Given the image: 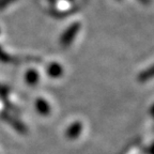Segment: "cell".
Instances as JSON below:
<instances>
[{
  "instance_id": "1",
  "label": "cell",
  "mask_w": 154,
  "mask_h": 154,
  "mask_svg": "<svg viewBox=\"0 0 154 154\" xmlns=\"http://www.w3.org/2000/svg\"><path fill=\"white\" fill-rule=\"evenodd\" d=\"M78 29H79V25H73L70 29H67L66 31L64 32V34H63L60 40V44L62 47H67V46L71 45L72 41L76 36V33L78 32Z\"/></svg>"
},
{
  "instance_id": "2",
  "label": "cell",
  "mask_w": 154,
  "mask_h": 154,
  "mask_svg": "<svg viewBox=\"0 0 154 154\" xmlns=\"http://www.w3.org/2000/svg\"><path fill=\"white\" fill-rule=\"evenodd\" d=\"M82 125L80 122H75L73 123L72 125H71L70 128H67L66 131V137L70 138V139H75V138H77L78 136L80 135V133H82Z\"/></svg>"
},
{
  "instance_id": "3",
  "label": "cell",
  "mask_w": 154,
  "mask_h": 154,
  "mask_svg": "<svg viewBox=\"0 0 154 154\" xmlns=\"http://www.w3.org/2000/svg\"><path fill=\"white\" fill-rule=\"evenodd\" d=\"M152 78H154V65H152V66H150L149 69H147L146 71H143V72H141L139 74V77H138V79H139V82H148V80L152 79Z\"/></svg>"
},
{
  "instance_id": "4",
  "label": "cell",
  "mask_w": 154,
  "mask_h": 154,
  "mask_svg": "<svg viewBox=\"0 0 154 154\" xmlns=\"http://www.w3.org/2000/svg\"><path fill=\"white\" fill-rule=\"evenodd\" d=\"M63 73V69L61 65L57 64V63H53L48 67V74L53 77H59L61 76Z\"/></svg>"
},
{
  "instance_id": "5",
  "label": "cell",
  "mask_w": 154,
  "mask_h": 154,
  "mask_svg": "<svg viewBox=\"0 0 154 154\" xmlns=\"http://www.w3.org/2000/svg\"><path fill=\"white\" fill-rule=\"evenodd\" d=\"M40 110L43 113H48L49 112V107L45 102H40Z\"/></svg>"
},
{
  "instance_id": "6",
  "label": "cell",
  "mask_w": 154,
  "mask_h": 154,
  "mask_svg": "<svg viewBox=\"0 0 154 154\" xmlns=\"http://www.w3.org/2000/svg\"><path fill=\"white\" fill-rule=\"evenodd\" d=\"M149 152H150V154H154V144H153V146H152L151 148H150Z\"/></svg>"
},
{
  "instance_id": "7",
  "label": "cell",
  "mask_w": 154,
  "mask_h": 154,
  "mask_svg": "<svg viewBox=\"0 0 154 154\" xmlns=\"http://www.w3.org/2000/svg\"><path fill=\"white\" fill-rule=\"evenodd\" d=\"M152 115L154 116V106H153V108H152Z\"/></svg>"
}]
</instances>
